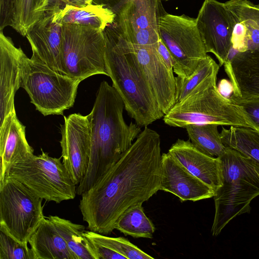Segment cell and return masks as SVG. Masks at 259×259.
<instances>
[{
  "label": "cell",
  "mask_w": 259,
  "mask_h": 259,
  "mask_svg": "<svg viewBox=\"0 0 259 259\" xmlns=\"http://www.w3.org/2000/svg\"><path fill=\"white\" fill-rule=\"evenodd\" d=\"M220 67V65L207 55L191 75L186 78L176 77V103L184 99L206 78L214 73H218Z\"/></svg>",
  "instance_id": "cell-29"
},
{
  "label": "cell",
  "mask_w": 259,
  "mask_h": 259,
  "mask_svg": "<svg viewBox=\"0 0 259 259\" xmlns=\"http://www.w3.org/2000/svg\"><path fill=\"white\" fill-rule=\"evenodd\" d=\"M29 59L10 37L0 31V123L16 111L14 97L22 88Z\"/></svg>",
  "instance_id": "cell-15"
},
{
  "label": "cell",
  "mask_w": 259,
  "mask_h": 259,
  "mask_svg": "<svg viewBox=\"0 0 259 259\" xmlns=\"http://www.w3.org/2000/svg\"><path fill=\"white\" fill-rule=\"evenodd\" d=\"M168 152L191 173L211 187L215 193L222 186L219 157L210 156L202 152L190 140L178 139Z\"/></svg>",
  "instance_id": "cell-19"
},
{
  "label": "cell",
  "mask_w": 259,
  "mask_h": 259,
  "mask_svg": "<svg viewBox=\"0 0 259 259\" xmlns=\"http://www.w3.org/2000/svg\"><path fill=\"white\" fill-rule=\"evenodd\" d=\"M104 31L89 26L64 24L61 55L62 74L80 82L97 74L109 76Z\"/></svg>",
  "instance_id": "cell-6"
},
{
  "label": "cell",
  "mask_w": 259,
  "mask_h": 259,
  "mask_svg": "<svg viewBox=\"0 0 259 259\" xmlns=\"http://www.w3.org/2000/svg\"><path fill=\"white\" fill-rule=\"evenodd\" d=\"M220 93L224 96L229 98L232 94V87L231 82L226 79H222L218 87Z\"/></svg>",
  "instance_id": "cell-33"
},
{
  "label": "cell",
  "mask_w": 259,
  "mask_h": 259,
  "mask_svg": "<svg viewBox=\"0 0 259 259\" xmlns=\"http://www.w3.org/2000/svg\"><path fill=\"white\" fill-rule=\"evenodd\" d=\"M61 3L75 7H84L92 4L93 0H59Z\"/></svg>",
  "instance_id": "cell-34"
},
{
  "label": "cell",
  "mask_w": 259,
  "mask_h": 259,
  "mask_svg": "<svg viewBox=\"0 0 259 259\" xmlns=\"http://www.w3.org/2000/svg\"><path fill=\"white\" fill-rule=\"evenodd\" d=\"M131 45L156 101L165 115L176 104V81L174 71L168 68L159 54L157 47Z\"/></svg>",
  "instance_id": "cell-16"
},
{
  "label": "cell",
  "mask_w": 259,
  "mask_h": 259,
  "mask_svg": "<svg viewBox=\"0 0 259 259\" xmlns=\"http://www.w3.org/2000/svg\"><path fill=\"white\" fill-rule=\"evenodd\" d=\"M160 143L159 134L145 126L119 159L82 193L79 207L90 230L110 234L127 209L160 190Z\"/></svg>",
  "instance_id": "cell-1"
},
{
  "label": "cell",
  "mask_w": 259,
  "mask_h": 259,
  "mask_svg": "<svg viewBox=\"0 0 259 259\" xmlns=\"http://www.w3.org/2000/svg\"><path fill=\"white\" fill-rule=\"evenodd\" d=\"M52 0H15L11 27L23 36L45 14Z\"/></svg>",
  "instance_id": "cell-24"
},
{
  "label": "cell",
  "mask_w": 259,
  "mask_h": 259,
  "mask_svg": "<svg viewBox=\"0 0 259 259\" xmlns=\"http://www.w3.org/2000/svg\"><path fill=\"white\" fill-rule=\"evenodd\" d=\"M206 52L213 54L220 66L229 59L235 20L225 3L204 0L196 18Z\"/></svg>",
  "instance_id": "cell-12"
},
{
  "label": "cell",
  "mask_w": 259,
  "mask_h": 259,
  "mask_svg": "<svg viewBox=\"0 0 259 259\" xmlns=\"http://www.w3.org/2000/svg\"><path fill=\"white\" fill-rule=\"evenodd\" d=\"M33 152L26 138L25 126L16 111L10 113L0 123V181L12 165L30 157Z\"/></svg>",
  "instance_id": "cell-20"
},
{
  "label": "cell",
  "mask_w": 259,
  "mask_h": 259,
  "mask_svg": "<svg viewBox=\"0 0 259 259\" xmlns=\"http://www.w3.org/2000/svg\"><path fill=\"white\" fill-rule=\"evenodd\" d=\"M218 126L213 123L195 124L185 128L190 141L196 148L209 156L219 157L226 147L222 142Z\"/></svg>",
  "instance_id": "cell-26"
},
{
  "label": "cell",
  "mask_w": 259,
  "mask_h": 259,
  "mask_svg": "<svg viewBox=\"0 0 259 259\" xmlns=\"http://www.w3.org/2000/svg\"><path fill=\"white\" fill-rule=\"evenodd\" d=\"M61 125L62 162L77 186L88 167L91 151V129L87 115L73 113L64 116Z\"/></svg>",
  "instance_id": "cell-13"
},
{
  "label": "cell",
  "mask_w": 259,
  "mask_h": 259,
  "mask_svg": "<svg viewBox=\"0 0 259 259\" xmlns=\"http://www.w3.org/2000/svg\"><path fill=\"white\" fill-rule=\"evenodd\" d=\"M0 259H34L28 243H22L0 230Z\"/></svg>",
  "instance_id": "cell-30"
},
{
  "label": "cell",
  "mask_w": 259,
  "mask_h": 259,
  "mask_svg": "<svg viewBox=\"0 0 259 259\" xmlns=\"http://www.w3.org/2000/svg\"><path fill=\"white\" fill-rule=\"evenodd\" d=\"M220 137L226 147L259 162V132L250 127L231 126L223 127Z\"/></svg>",
  "instance_id": "cell-23"
},
{
  "label": "cell",
  "mask_w": 259,
  "mask_h": 259,
  "mask_svg": "<svg viewBox=\"0 0 259 259\" xmlns=\"http://www.w3.org/2000/svg\"><path fill=\"white\" fill-rule=\"evenodd\" d=\"M158 33L175 60L174 72L178 77L191 75L207 56L196 18L163 13L158 19Z\"/></svg>",
  "instance_id": "cell-10"
},
{
  "label": "cell",
  "mask_w": 259,
  "mask_h": 259,
  "mask_svg": "<svg viewBox=\"0 0 259 259\" xmlns=\"http://www.w3.org/2000/svg\"><path fill=\"white\" fill-rule=\"evenodd\" d=\"M160 1H169V0H160Z\"/></svg>",
  "instance_id": "cell-35"
},
{
  "label": "cell",
  "mask_w": 259,
  "mask_h": 259,
  "mask_svg": "<svg viewBox=\"0 0 259 259\" xmlns=\"http://www.w3.org/2000/svg\"><path fill=\"white\" fill-rule=\"evenodd\" d=\"M224 66L232 84L231 95L259 98V49L236 52Z\"/></svg>",
  "instance_id": "cell-18"
},
{
  "label": "cell",
  "mask_w": 259,
  "mask_h": 259,
  "mask_svg": "<svg viewBox=\"0 0 259 259\" xmlns=\"http://www.w3.org/2000/svg\"><path fill=\"white\" fill-rule=\"evenodd\" d=\"M28 243L34 259H76L48 218L44 219Z\"/></svg>",
  "instance_id": "cell-21"
},
{
  "label": "cell",
  "mask_w": 259,
  "mask_h": 259,
  "mask_svg": "<svg viewBox=\"0 0 259 259\" xmlns=\"http://www.w3.org/2000/svg\"><path fill=\"white\" fill-rule=\"evenodd\" d=\"M80 82L29 58L22 88L43 115H63L73 106Z\"/></svg>",
  "instance_id": "cell-9"
},
{
  "label": "cell",
  "mask_w": 259,
  "mask_h": 259,
  "mask_svg": "<svg viewBox=\"0 0 259 259\" xmlns=\"http://www.w3.org/2000/svg\"><path fill=\"white\" fill-rule=\"evenodd\" d=\"M59 16L63 25L86 26L102 31L113 23L115 17L112 10L102 4L84 7L65 5L61 7Z\"/></svg>",
  "instance_id": "cell-22"
},
{
  "label": "cell",
  "mask_w": 259,
  "mask_h": 259,
  "mask_svg": "<svg viewBox=\"0 0 259 259\" xmlns=\"http://www.w3.org/2000/svg\"><path fill=\"white\" fill-rule=\"evenodd\" d=\"M115 229L134 238L151 239L155 228L146 215L142 204L127 209L117 221Z\"/></svg>",
  "instance_id": "cell-27"
},
{
  "label": "cell",
  "mask_w": 259,
  "mask_h": 259,
  "mask_svg": "<svg viewBox=\"0 0 259 259\" xmlns=\"http://www.w3.org/2000/svg\"><path fill=\"white\" fill-rule=\"evenodd\" d=\"M219 158L222 185L213 196V236L236 217L249 213L251 200L259 195V162L229 147Z\"/></svg>",
  "instance_id": "cell-4"
},
{
  "label": "cell",
  "mask_w": 259,
  "mask_h": 259,
  "mask_svg": "<svg viewBox=\"0 0 259 259\" xmlns=\"http://www.w3.org/2000/svg\"><path fill=\"white\" fill-rule=\"evenodd\" d=\"M157 50L168 68L174 71L173 68L175 65V60L169 51L160 38L157 44Z\"/></svg>",
  "instance_id": "cell-32"
},
{
  "label": "cell",
  "mask_w": 259,
  "mask_h": 259,
  "mask_svg": "<svg viewBox=\"0 0 259 259\" xmlns=\"http://www.w3.org/2000/svg\"><path fill=\"white\" fill-rule=\"evenodd\" d=\"M160 0H111L116 27L128 42L157 47ZM114 20V21H115Z\"/></svg>",
  "instance_id": "cell-11"
},
{
  "label": "cell",
  "mask_w": 259,
  "mask_h": 259,
  "mask_svg": "<svg viewBox=\"0 0 259 259\" xmlns=\"http://www.w3.org/2000/svg\"><path fill=\"white\" fill-rule=\"evenodd\" d=\"M218 73L206 78L184 99L164 115V123L183 127L190 124L213 123L258 130L243 108L222 95L217 85Z\"/></svg>",
  "instance_id": "cell-5"
},
{
  "label": "cell",
  "mask_w": 259,
  "mask_h": 259,
  "mask_svg": "<svg viewBox=\"0 0 259 259\" xmlns=\"http://www.w3.org/2000/svg\"><path fill=\"white\" fill-rule=\"evenodd\" d=\"M123 101L107 81L100 84L93 109L88 115L91 151L87 172L77 186L78 195L91 188L128 149L141 132L140 126L124 120Z\"/></svg>",
  "instance_id": "cell-2"
},
{
  "label": "cell",
  "mask_w": 259,
  "mask_h": 259,
  "mask_svg": "<svg viewBox=\"0 0 259 259\" xmlns=\"http://www.w3.org/2000/svg\"><path fill=\"white\" fill-rule=\"evenodd\" d=\"M48 218L54 224L76 259H94L84 236L85 231L84 226L57 215H50Z\"/></svg>",
  "instance_id": "cell-25"
},
{
  "label": "cell",
  "mask_w": 259,
  "mask_h": 259,
  "mask_svg": "<svg viewBox=\"0 0 259 259\" xmlns=\"http://www.w3.org/2000/svg\"><path fill=\"white\" fill-rule=\"evenodd\" d=\"M105 59L112 86L121 96L128 115L140 126H147L163 117L135 53L116 27L104 30Z\"/></svg>",
  "instance_id": "cell-3"
},
{
  "label": "cell",
  "mask_w": 259,
  "mask_h": 259,
  "mask_svg": "<svg viewBox=\"0 0 259 259\" xmlns=\"http://www.w3.org/2000/svg\"><path fill=\"white\" fill-rule=\"evenodd\" d=\"M42 200L19 181L5 177L0 181V230L28 243L45 218Z\"/></svg>",
  "instance_id": "cell-8"
},
{
  "label": "cell",
  "mask_w": 259,
  "mask_h": 259,
  "mask_svg": "<svg viewBox=\"0 0 259 259\" xmlns=\"http://www.w3.org/2000/svg\"><path fill=\"white\" fill-rule=\"evenodd\" d=\"M228 98L243 108L259 132V98H242L231 95Z\"/></svg>",
  "instance_id": "cell-31"
},
{
  "label": "cell",
  "mask_w": 259,
  "mask_h": 259,
  "mask_svg": "<svg viewBox=\"0 0 259 259\" xmlns=\"http://www.w3.org/2000/svg\"><path fill=\"white\" fill-rule=\"evenodd\" d=\"M61 3L59 0H52L44 16L29 29L26 37L32 51L31 58L62 74L63 25L59 16Z\"/></svg>",
  "instance_id": "cell-14"
},
{
  "label": "cell",
  "mask_w": 259,
  "mask_h": 259,
  "mask_svg": "<svg viewBox=\"0 0 259 259\" xmlns=\"http://www.w3.org/2000/svg\"><path fill=\"white\" fill-rule=\"evenodd\" d=\"M160 190L169 192L181 202L213 197L215 192L191 173L168 152L162 154Z\"/></svg>",
  "instance_id": "cell-17"
},
{
  "label": "cell",
  "mask_w": 259,
  "mask_h": 259,
  "mask_svg": "<svg viewBox=\"0 0 259 259\" xmlns=\"http://www.w3.org/2000/svg\"><path fill=\"white\" fill-rule=\"evenodd\" d=\"M41 151L38 155H33L12 165L5 177L19 181L46 201L60 203L73 199L77 194V186L61 161L62 157H52Z\"/></svg>",
  "instance_id": "cell-7"
},
{
  "label": "cell",
  "mask_w": 259,
  "mask_h": 259,
  "mask_svg": "<svg viewBox=\"0 0 259 259\" xmlns=\"http://www.w3.org/2000/svg\"><path fill=\"white\" fill-rule=\"evenodd\" d=\"M84 236L87 241L117 252L126 259H153L128 240L122 237H111L92 231H85Z\"/></svg>",
  "instance_id": "cell-28"
}]
</instances>
